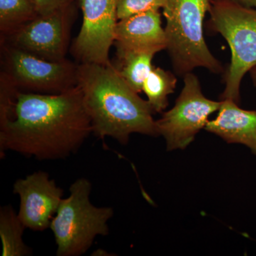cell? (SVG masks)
Instances as JSON below:
<instances>
[{
	"label": "cell",
	"instance_id": "obj_1",
	"mask_svg": "<svg viewBox=\"0 0 256 256\" xmlns=\"http://www.w3.org/2000/svg\"><path fill=\"white\" fill-rule=\"evenodd\" d=\"M0 152L38 160L66 158L92 132L78 86L58 94L16 90L0 82Z\"/></svg>",
	"mask_w": 256,
	"mask_h": 256
},
{
	"label": "cell",
	"instance_id": "obj_2",
	"mask_svg": "<svg viewBox=\"0 0 256 256\" xmlns=\"http://www.w3.org/2000/svg\"><path fill=\"white\" fill-rule=\"evenodd\" d=\"M77 86L96 137L112 138L126 144L132 133L159 136L148 100L140 97L112 64H78Z\"/></svg>",
	"mask_w": 256,
	"mask_h": 256
},
{
	"label": "cell",
	"instance_id": "obj_3",
	"mask_svg": "<svg viewBox=\"0 0 256 256\" xmlns=\"http://www.w3.org/2000/svg\"><path fill=\"white\" fill-rule=\"evenodd\" d=\"M212 0H166L163 15L166 50L174 70L180 76L196 68L222 72V64L208 50L204 35V20Z\"/></svg>",
	"mask_w": 256,
	"mask_h": 256
},
{
	"label": "cell",
	"instance_id": "obj_4",
	"mask_svg": "<svg viewBox=\"0 0 256 256\" xmlns=\"http://www.w3.org/2000/svg\"><path fill=\"white\" fill-rule=\"evenodd\" d=\"M92 185L80 178L69 188L50 223L58 256H78L92 246L96 237L108 235V223L114 216L111 207L94 206L90 200Z\"/></svg>",
	"mask_w": 256,
	"mask_h": 256
},
{
	"label": "cell",
	"instance_id": "obj_5",
	"mask_svg": "<svg viewBox=\"0 0 256 256\" xmlns=\"http://www.w3.org/2000/svg\"><path fill=\"white\" fill-rule=\"evenodd\" d=\"M208 13L210 26L225 38L232 53L222 98L238 104L242 78L256 66V8L212 0Z\"/></svg>",
	"mask_w": 256,
	"mask_h": 256
},
{
	"label": "cell",
	"instance_id": "obj_6",
	"mask_svg": "<svg viewBox=\"0 0 256 256\" xmlns=\"http://www.w3.org/2000/svg\"><path fill=\"white\" fill-rule=\"evenodd\" d=\"M4 70L1 76L21 92L58 94L77 86L78 64L66 60H42L4 44Z\"/></svg>",
	"mask_w": 256,
	"mask_h": 256
},
{
	"label": "cell",
	"instance_id": "obj_7",
	"mask_svg": "<svg viewBox=\"0 0 256 256\" xmlns=\"http://www.w3.org/2000/svg\"><path fill=\"white\" fill-rule=\"evenodd\" d=\"M222 104V100L205 97L194 74H185L183 89L174 107L156 121L158 134L164 138L168 150L186 148L206 127L208 117L220 110Z\"/></svg>",
	"mask_w": 256,
	"mask_h": 256
},
{
	"label": "cell",
	"instance_id": "obj_8",
	"mask_svg": "<svg viewBox=\"0 0 256 256\" xmlns=\"http://www.w3.org/2000/svg\"><path fill=\"white\" fill-rule=\"evenodd\" d=\"M118 0H79L82 14V28L73 45L80 63L110 64L109 52L114 44L118 22Z\"/></svg>",
	"mask_w": 256,
	"mask_h": 256
},
{
	"label": "cell",
	"instance_id": "obj_9",
	"mask_svg": "<svg viewBox=\"0 0 256 256\" xmlns=\"http://www.w3.org/2000/svg\"><path fill=\"white\" fill-rule=\"evenodd\" d=\"M73 9L38 14L11 36L6 44L50 62L66 60L68 43L69 20Z\"/></svg>",
	"mask_w": 256,
	"mask_h": 256
},
{
	"label": "cell",
	"instance_id": "obj_10",
	"mask_svg": "<svg viewBox=\"0 0 256 256\" xmlns=\"http://www.w3.org/2000/svg\"><path fill=\"white\" fill-rule=\"evenodd\" d=\"M13 192L20 197L18 214L25 228L34 232L50 228L64 198V190L48 173L38 171L18 178L14 184Z\"/></svg>",
	"mask_w": 256,
	"mask_h": 256
},
{
	"label": "cell",
	"instance_id": "obj_11",
	"mask_svg": "<svg viewBox=\"0 0 256 256\" xmlns=\"http://www.w3.org/2000/svg\"><path fill=\"white\" fill-rule=\"evenodd\" d=\"M114 44L118 58L138 50H166L164 28L160 11L151 10L118 20L114 31Z\"/></svg>",
	"mask_w": 256,
	"mask_h": 256
},
{
	"label": "cell",
	"instance_id": "obj_12",
	"mask_svg": "<svg viewBox=\"0 0 256 256\" xmlns=\"http://www.w3.org/2000/svg\"><path fill=\"white\" fill-rule=\"evenodd\" d=\"M237 104L224 99L216 118L208 121L205 129L226 142L247 146L256 156V111L244 110Z\"/></svg>",
	"mask_w": 256,
	"mask_h": 256
},
{
	"label": "cell",
	"instance_id": "obj_13",
	"mask_svg": "<svg viewBox=\"0 0 256 256\" xmlns=\"http://www.w3.org/2000/svg\"><path fill=\"white\" fill-rule=\"evenodd\" d=\"M26 228L12 207H2L0 210V237L2 244L3 256L31 255L32 250L23 240Z\"/></svg>",
	"mask_w": 256,
	"mask_h": 256
},
{
	"label": "cell",
	"instance_id": "obj_14",
	"mask_svg": "<svg viewBox=\"0 0 256 256\" xmlns=\"http://www.w3.org/2000/svg\"><path fill=\"white\" fill-rule=\"evenodd\" d=\"M38 14L36 0H0L2 36H11Z\"/></svg>",
	"mask_w": 256,
	"mask_h": 256
},
{
	"label": "cell",
	"instance_id": "obj_15",
	"mask_svg": "<svg viewBox=\"0 0 256 256\" xmlns=\"http://www.w3.org/2000/svg\"><path fill=\"white\" fill-rule=\"evenodd\" d=\"M156 52L154 50H138L130 52L119 57L120 66L119 73L134 92H142L143 84L152 70V60Z\"/></svg>",
	"mask_w": 256,
	"mask_h": 256
},
{
	"label": "cell",
	"instance_id": "obj_16",
	"mask_svg": "<svg viewBox=\"0 0 256 256\" xmlns=\"http://www.w3.org/2000/svg\"><path fill=\"white\" fill-rule=\"evenodd\" d=\"M176 76L164 69L153 68L143 84L142 92L153 112H161L168 106V96L176 88Z\"/></svg>",
	"mask_w": 256,
	"mask_h": 256
},
{
	"label": "cell",
	"instance_id": "obj_17",
	"mask_svg": "<svg viewBox=\"0 0 256 256\" xmlns=\"http://www.w3.org/2000/svg\"><path fill=\"white\" fill-rule=\"evenodd\" d=\"M166 0H118L117 14L118 20L151 10L160 11Z\"/></svg>",
	"mask_w": 256,
	"mask_h": 256
},
{
	"label": "cell",
	"instance_id": "obj_18",
	"mask_svg": "<svg viewBox=\"0 0 256 256\" xmlns=\"http://www.w3.org/2000/svg\"><path fill=\"white\" fill-rule=\"evenodd\" d=\"M75 0H36L40 14L45 15L73 9Z\"/></svg>",
	"mask_w": 256,
	"mask_h": 256
},
{
	"label": "cell",
	"instance_id": "obj_19",
	"mask_svg": "<svg viewBox=\"0 0 256 256\" xmlns=\"http://www.w3.org/2000/svg\"><path fill=\"white\" fill-rule=\"evenodd\" d=\"M222 1L229 2L235 3L246 8H256V0H222Z\"/></svg>",
	"mask_w": 256,
	"mask_h": 256
},
{
	"label": "cell",
	"instance_id": "obj_20",
	"mask_svg": "<svg viewBox=\"0 0 256 256\" xmlns=\"http://www.w3.org/2000/svg\"><path fill=\"white\" fill-rule=\"evenodd\" d=\"M249 73H250V78L252 79V82H254V85L256 86V66L249 72Z\"/></svg>",
	"mask_w": 256,
	"mask_h": 256
}]
</instances>
